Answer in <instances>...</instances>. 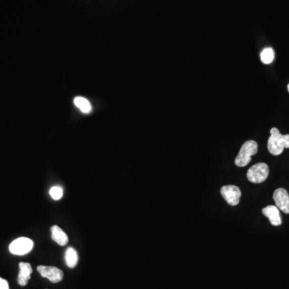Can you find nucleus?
I'll use <instances>...</instances> for the list:
<instances>
[{"label":"nucleus","instance_id":"1","mask_svg":"<svg viewBox=\"0 0 289 289\" xmlns=\"http://www.w3.org/2000/svg\"><path fill=\"white\" fill-rule=\"evenodd\" d=\"M271 136L268 142V149L273 155L278 156L285 148H289V134L282 135L277 128L271 129Z\"/></svg>","mask_w":289,"mask_h":289},{"label":"nucleus","instance_id":"2","mask_svg":"<svg viewBox=\"0 0 289 289\" xmlns=\"http://www.w3.org/2000/svg\"><path fill=\"white\" fill-rule=\"evenodd\" d=\"M258 152V144L253 140H249L243 145L236 157L235 163L239 167L248 166L252 160V157Z\"/></svg>","mask_w":289,"mask_h":289},{"label":"nucleus","instance_id":"3","mask_svg":"<svg viewBox=\"0 0 289 289\" xmlns=\"http://www.w3.org/2000/svg\"><path fill=\"white\" fill-rule=\"evenodd\" d=\"M269 175V166L264 162H260L248 170L247 178L251 183H262L266 181Z\"/></svg>","mask_w":289,"mask_h":289},{"label":"nucleus","instance_id":"4","mask_svg":"<svg viewBox=\"0 0 289 289\" xmlns=\"http://www.w3.org/2000/svg\"><path fill=\"white\" fill-rule=\"evenodd\" d=\"M34 246V243L30 239L26 237H20V238L14 240L9 246V251L13 255L16 256H23L31 252Z\"/></svg>","mask_w":289,"mask_h":289},{"label":"nucleus","instance_id":"5","mask_svg":"<svg viewBox=\"0 0 289 289\" xmlns=\"http://www.w3.org/2000/svg\"><path fill=\"white\" fill-rule=\"evenodd\" d=\"M221 195L227 203L231 206H237L240 203L241 198L240 189L234 185L224 186L220 190Z\"/></svg>","mask_w":289,"mask_h":289},{"label":"nucleus","instance_id":"6","mask_svg":"<svg viewBox=\"0 0 289 289\" xmlns=\"http://www.w3.org/2000/svg\"><path fill=\"white\" fill-rule=\"evenodd\" d=\"M37 271L42 277L49 280L51 283H59L64 278V273L55 267L40 265L37 268Z\"/></svg>","mask_w":289,"mask_h":289},{"label":"nucleus","instance_id":"7","mask_svg":"<svg viewBox=\"0 0 289 289\" xmlns=\"http://www.w3.org/2000/svg\"><path fill=\"white\" fill-rule=\"evenodd\" d=\"M273 199L278 209L284 213L289 214V195L285 188H278L273 194Z\"/></svg>","mask_w":289,"mask_h":289},{"label":"nucleus","instance_id":"8","mask_svg":"<svg viewBox=\"0 0 289 289\" xmlns=\"http://www.w3.org/2000/svg\"><path fill=\"white\" fill-rule=\"evenodd\" d=\"M262 213L264 216L269 218L272 225L280 226L282 224L280 211L277 206H268L263 209Z\"/></svg>","mask_w":289,"mask_h":289},{"label":"nucleus","instance_id":"9","mask_svg":"<svg viewBox=\"0 0 289 289\" xmlns=\"http://www.w3.org/2000/svg\"><path fill=\"white\" fill-rule=\"evenodd\" d=\"M32 268L29 263H19V273L18 276V283L20 286H26L31 278Z\"/></svg>","mask_w":289,"mask_h":289},{"label":"nucleus","instance_id":"10","mask_svg":"<svg viewBox=\"0 0 289 289\" xmlns=\"http://www.w3.org/2000/svg\"><path fill=\"white\" fill-rule=\"evenodd\" d=\"M51 238L55 241L56 244H59L60 246H65L68 244V237L65 232L59 228L58 226L55 225L51 228Z\"/></svg>","mask_w":289,"mask_h":289},{"label":"nucleus","instance_id":"11","mask_svg":"<svg viewBox=\"0 0 289 289\" xmlns=\"http://www.w3.org/2000/svg\"><path fill=\"white\" fill-rule=\"evenodd\" d=\"M74 104L77 108L80 109V110L82 113H91L92 111V105L90 102L87 100L86 98L82 97V96H76L74 98Z\"/></svg>","mask_w":289,"mask_h":289},{"label":"nucleus","instance_id":"12","mask_svg":"<svg viewBox=\"0 0 289 289\" xmlns=\"http://www.w3.org/2000/svg\"><path fill=\"white\" fill-rule=\"evenodd\" d=\"M65 261L66 264L68 267L73 269L74 267H76L78 263V255L76 253V251L72 248H68L66 251L65 253Z\"/></svg>","mask_w":289,"mask_h":289},{"label":"nucleus","instance_id":"13","mask_svg":"<svg viewBox=\"0 0 289 289\" xmlns=\"http://www.w3.org/2000/svg\"><path fill=\"white\" fill-rule=\"evenodd\" d=\"M261 59L264 64H271L275 59V51L272 47H266L261 53Z\"/></svg>","mask_w":289,"mask_h":289},{"label":"nucleus","instance_id":"14","mask_svg":"<svg viewBox=\"0 0 289 289\" xmlns=\"http://www.w3.org/2000/svg\"><path fill=\"white\" fill-rule=\"evenodd\" d=\"M49 193L51 197L54 200H60V199L63 197V194H64V193H63V189L60 187H51Z\"/></svg>","mask_w":289,"mask_h":289},{"label":"nucleus","instance_id":"15","mask_svg":"<svg viewBox=\"0 0 289 289\" xmlns=\"http://www.w3.org/2000/svg\"><path fill=\"white\" fill-rule=\"evenodd\" d=\"M0 289H9L8 282L2 278H0Z\"/></svg>","mask_w":289,"mask_h":289},{"label":"nucleus","instance_id":"16","mask_svg":"<svg viewBox=\"0 0 289 289\" xmlns=\"http://www.w3.org/2000/svg\"><path fill=\"white\" fill-rule=\"evenodd\" d=\"M288 90H289V85H288Z\"/></svg>","mask_w":289,"mask_h":289}]
</instances>
